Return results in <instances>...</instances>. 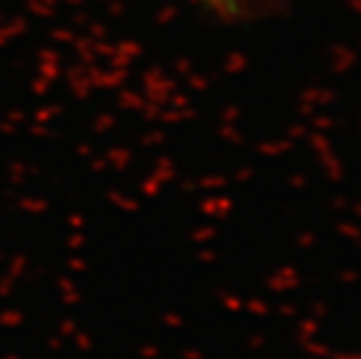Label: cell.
Masks as SVG:
<instances>
[{
  "instance_id": "6da1fadb",
  "label": "cell",
  "mask_w": 361,
  "mask_h": 359,
  "mask_svg": "<svg viewBox=\"0 0 361 359\" xmlns=\"http://www.w3.org/2000/svg\"><path fill=\"white\" fill-rule=\"evenodd\" d=\"M205 7H210L214 14L226 19L235 17H250V14L259 12L261 7H266L273 0H201Z\"/></svg>"
}]
</instances>
